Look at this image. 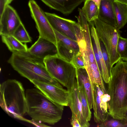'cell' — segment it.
<instances>
[{
    "label": "cell",
    "instance_id": "7402d4cb",
    "mask_svg": "<svg viewBox=\"0 0 127 127\" xmlns=\"http://www.w3.org/2000/svg\"><path fill=\"white\" fill-rule=\"evenodd\" d=\"M114 5L117 22V28L120 30L127 23V5L115 1Z\"/></svg>",
    "mask_w": 127,
    "mask_h": 127
},
{
    "label": "cell",
    "instance_id": "9a60e30c",
    "mask_svg": "<svg viewBox=\"0 0 127 127\" xmlns=\"http://www.w3.org/2000/svg\"><path fill=\"white\" fill-rule=\"evenodd\" d=\"M114 0H101L99 8L98 18L117 28V22L114 3Z\"/></svg>",
    "mask_w": 127,
    "mask_h": 127
},
{
    "label": "cell",
    "instance_id": "44dd1931",
    "mask_svg": "<svg viewBox=\"0 0 127 127\" xmlns=\"http://www.w3.org/2000/svg\"><path fill=\"white\" fill-rule=\"evenodd\" d=\"M76 80L78 95L82 104L83 114L86 119L89 121L91 119L92 113L87 95L82 83L78 80Z\"/></svg>",
    "mask_w": 127,
    "mask_h": 127
},
{
    "label": "cell",
    "instance_id": "d6986e66",
    "mask_svg": "<svg viewBox=\"0 0 127 127\" xmlns=\"http://www.w3.org/2000/svg\"><path fill=\"white\" fill-rule=\"evenodd\" d=\"M90 23L91 25L90 31L91 39L95 43L101 67L102 76L104 82L108 84L110 80V76L109 73L103 58L100 47L99 39L94 24H93L92 22H90Z\"/></svg>",
    "mask_w": 127,
    "mask_h": 127
},
{
    "label": "cell",
    "instance_id": "3957f363",
    "mask_svg": "<svg viewBox=\"0 0 127 127\" xmlns=\"http://www.w3.org/2000/svg\"><path fill=\"white\" fill-rule=\"evenodd\" d=\"M0 105L9 116L28 122L24 117L27 113L25 92L20 82L9 79L0 84Z\"/></svg>",
    "mask_w": 127,
    "mask_h": 127
},
{
    "label": "cell",
    "instance_id": "836d02e7",
    "mask_svg": "<svg viewBox=\"0 0 127 127\" xmlns=\"http://www.w3.org/2000/svg\"><path fill=\"white\" fill-rule=\"evenodd\" d=\"M121 121L124 123L127 124V111L125 113L123 119Z\"/></svg>",
    "mask_w": 127,
    "mask_h": 127
},
{
    "label": "cell",
    "instance_id": "2e32d148",
    "mask_svg": "<svg viewBox=\"0 0 127 127\" xmlns=\"http://www.w3.org/2000/svg\"><path fill=\"white\" fill-rule=\"evenodd\" d=\"M51 9L68 15L85 0H41Z\"/></svg>",
    "mask_w": 127,
    "mask_h": 127
},
{
    "label": "cell",
    "instance_id": "f546056e",
    "mask_svg": "<svg viewBox=\"0 0 127 127\" xmlns=\"http://www.w3.org/2000/svg\"><path fill=\"white\" fill-rule=\"evenodd\" d=\"M28 123L31 124L37 127H49L43 123L32 119L31 120H29Z\"/></svg>",
    "mask_w": 127,
    "mask_h": 127
},
{
    "label": "cell",
    "instance_id": "d4e9b609",
    "mask_svg": "<svg viewBox=\"0 0 127 127\" xmlns=\"http://www.w3.org/2000/svg\"><path fill=\"white\" fill-rule=\"evenodd\" d=\"M97 127H127V124L123 123L121 120L113 118L110 119H108L103 123L98 125Z\"/></svg>",
    "mask_w": 127,
    "mask_h": 127
},
{
    "label": "cell",
    "instance_id": "6da1fadb",
    "mask_svg": "<svg viewBox=\"0 0 127 127\" xmlns=\"http://www.w3.org/2000/svg\"><path fill=\"white\" fill-rule=\"evenodd\" d=\"M108 84L109 115L122 120L127 111V62L121 59L113 67Z\"/></svg>",
    "mask_w": 127,
    "mask_h": 127
},
{
    "label": "cell",
    "instance_id": "52a82bcc",
    "mask_svg": "<svg viewBox=\"0 0 127 127\" xmlns=\"http://www.w3.org/2000/svg\"><path fill=\"white\" fill-rule=\"evenodd\" d=\"M28 5L31 17L35 23L39 37L49 40L56 46L57 40L55 34L45 12L34 0H30Z\"/></svg>",
    "mask_w": 127,
    "mask_h": 127
},
{
    "label": "cell",
    "instance_id": "d590c367",
    "mask_svg": "<svg viewBox=\"0 0 127 127\" xmlns=\"http://www.w3.org/2000/svg\"><path fill=\"white\" fill-rule=\"evenodd\" d=\"M94 2L97 5L98 8H99V5L101 0H91Z\"/></svg>",
    "mask_w": 127,
    "mask_h": 127
},
{
    "label": "cell",
    "instance_id": "4316f807",
    "mask_svg": "<svg viewBox=\"0 0 127 127\" xmlns=\"http://www.w3.org/2000/svg\"><path fill=\"white\" fill-rule=\"evenodd\" d=\"M70 62L75 68H85L83 59L80 52L75 56Z\"/></svg>",
    "mask_w": 127,
    "mask_h": 127
},
{
    "label": "cell",
    "instance_id": "ac0fdd59",
    "mask_svg": "<svg viewBox=\"0 0 127 127\" xmlns=\"http://www.w3.org/2000/svg\"><path fill=\"white\" fill-rule=\"evenodd\" d=\"M76 78L84 86L91 109L93 108V90L91 83L85 68H76Z\"/></svg>",
    "mask_w": 127,
    "mask_h": 127
},
{
    "label": "cell",
    "instance_id": "ba28073f",
    "mask_svg": "<svg viewBox=\"0 0 127 127\" xmlns=\"http://www.w3.org/2000/svg\"><path fill=\"white\" fill-rule=\"evenodd\" d=\"M31 82L53 101L64 106H68V93L63 87L35 80Z\"/></svg>",
    "mask_w": 127,
    "mask_h": 127
},
{
    "label": "cell",
    "instance_id": "f1b7e54d",
    "mask_svg": "<svg viewBox=\"0 0 127 127\" xmlns=\"http://www.w3.org/2000/svg\"><path fill=\"white\" fill-rule=\"evenodd\" d=\"M92 40L95 58L96 62L98 68L102 76V71L96 47L95 44L94 42Z\"/></svg>",
    "mask_w": 127,
    "mask_h": 127
},
{
    "label": "cell",
    "instance_id": "83f0119b",
    "mask_svg": "<svg viewBox=\"0 0 127 127\" xmlns=\"http://www.w3.org/2000/svg\"><path fill=\"white\" fill-rule=\"evenodd\" d=\"M127 46V38L119 36L118 38L117 45V50L119 54L121 56Z\"/></svg>",
    "mask_w": 127,
    "mask_h": 127
},
{
    "label": "cell",
    "instance_id": "484cf974",
    "mask_svg": "<svg viewBox=\"0 0 127 127\" xmlns=\"http://www.w3.org/2000/svg\"><path fill=\"white\" fill-rule=\"evenodd\" d=\"M99 41L103 58L109 73L111 76L112 67L111 65L109 56L104 44L100 39Z\"/></svg>",
    "mask_w": 127,
    "mask_h": 127
},
{
    "label": "cell",
    "instance_id": "8fae6325",
    "mask_svg": "<svg viewBox=\"0 0 127 127\" xmlns=\"http://www.w3.org/2000/svg\"><path fill=\"white\" fill-rule=\"evenodd\" d=\"M69 94L68 106L71 110L72 116L78 121L81 127H88L90 124L85 118L81 103L78 95L76 78L72 80L67 88Z\"/></svg>",
    "mask_w": 127,
    "mask_h": 127
},
{
    "label": "cell",
    "instance_id": "d6a6232c",
    "mask_svg": "<svg viewBox=\"0 0 127 127\" xmlns=\"http://www.w3.org/2000/svg\"><path fill=\"white\" fill-rule=\"evenodd\" d=\"M121 57L122 60L127 62V46L124 51L121 55Z\"/></svg>",
    "mask_w": 127,
    "mask_h": 127
},
{
    "label": "cell",
    "instance_id": "4dcf8cb0",
    "mask_svg": "<svg viewBox=\"0 0 127 127\" xmlns=\"http://www.w3.org/2000/svg\"><path fill=\"white\" fill-rule=\"evenodd\" d=\"M70 124L73 127H81L80 122L74 116H71L70 120Z\"/></svg>",
    "mask_w": 127,
    "mask_h": 127
},
{
    "label": "cell",
    "instance_id": "7c38bea8",
    "mask_svg": "<svg viewBox=\"0 0 127 127\" xmlns=\"http://www.w3.org/2000/svg\"><path fill=\"white\" fill-rule=\"evenodd\" d=\"M0 18V35H12L22 23L16 10L9 4L6 5Z\"/></svg>",
    "mask_w": 127,
    "mask_h": 127
},
{
    "label": "cell",
    "instance_id": "cb8c5ba5",
    "mask_svg": "<svg viewBox=\"0 0 127 127\" xmlns=\"http://www.w3.org/2000/svg\"><path fill=\"white\" fill-rule=\"evenodd\" d=\"M12 35L22 43H26L32 41L31 38L22 23L15 31Z\"/></svg>",
    "mask_w": 127,
    "mask_h": 127
},
{
    "label": "cell",
    "instance_id": "1f68e13d",
    "mask_svg": "<svg viewBox=\"0 0 127 127\" xmlns=\"http://www.w3.org/2000/svg\"><path fill=\"white\" fill-rule=\"evenodd\" d=\"M6 5V0H0V16L2 13Z\"/></svg>",
    "mask_w": 127,
    "mask_h": 127
},
{
    "label": "cell",
    "instance_id": "ffe728a7",
    "mask_svg": "<svg viewBox=\"0 0 127 127\" xmlns=\"http://www.w3.org/2000/svg\"><path fill=\"white\" fill-rule=\"evenodd\" d=\"M1 40L8 49L12 53L27 52L28 48L24 44L12 35H1Z\"/></svg>",
    "mask_w": 127,
    "mask_h": 127
},
{
    "label": "cell",
    "instance_id": "277c9868",
    "mask_svg": "<svg viewBox=\"0 0 127 127\" xmlns=\"http://www.w3.org/2000/svg\"><path fill=\"white\" fill-rule=\"evenodd\" d=\"M8 62L15 70L31 82L35 80L62 87L48 73L43 61L27 55L13 52Z\"/></svg>",
    "mask_w": 127,
    "mask_h": 127
},
{
    "label": "cell",
    "instance_id": "e575fe53",
    "mask_svg": "<svg viewBox=\"0 0 127 127\" xmlns=\"http://www.w3.org/2000/svg\"><path fill=\"white\" fill-rule=\"evenodd\" d=\"M115 1L127 5V0H114Z\"/></svg>",
    "mask_w": 127,
    "mask_h": 127
},
{
    "label": "cell",
    "instance_id": "8d00e7d4",
    "mask_svg": "<svg viewBox=\"0 0 127 127\" xmlns=\"http://www.w3.org/2000/svg\"><path fill=\"white\" fill-rule=\"evenodd\" d=\"M13 0H6L7 5L9 4Z\"/></svg>",
    "mask_w": 127,
    "mask_h": 127
},
{
    "label": "cell",
    "instance_id": "5bb4252c",
    "mask_svg": "<svg viewBox=\"0 0 127 127\" xmlns=\"http://www.w3.org/2000/svg\"><path fill=\"white\" fill-rule=\"evenodd\" d=\"M80 52L84 61L85 68L88 74L90 75L99 71L93 51L92 43L83 42L78 44Z\"/></svg>",
    "mask_w": 127,
    "mask_h": 127
},
{
    "label": "cell",
    "instance_id": "4fadbf2b",
    "mask_svg": "<svg viewBox=\"0 0 127 127\" xmlns=\"http://www.w3.org/2000/svg\"><path fill=\"white\" fill-rule=\"evenodd\" d=\"M52 28L62 34L77 41L75 28L77 23L60 17L54 13L45 12Z\"/></svg>",
    "mask_w": 127,
    "mask_h": 127
},
{
    "label": "cell",
    "instance_id": "5b68a950",
    "mask_svg": "<svg viewBox=\"0 0 127 127\" xmlns=\"http://www.w3.org/2000/svg\"><path fill=\"white\" fill-rule=\"evenodd\" d=\"M43 62L51 76L66 88L76 78V68L70 62L62 58L58 54L45 58Z\"/></svg>",
    "mask_w": 127,
    "mask_h": 127
},
{
    "label": "cell",
    "instance_id": "30bf717a",
    "mask_svg": "<svg viewBox=\"0 0 127 127\" xmlns=\"http://www.w3.org/2000/svg\"><path fill=\"white\" fill-rule=\"evenodd\" d=\"M53 30L57 40L58 54L62 58L70 62L80 52L77 41Z\"/></svg>",
    "mask_w": 127,
    "mask_h": 127
},
{
    "label": "cell",
    "instance_id": "603a6c76",
    "mask_svg": "<svg viewBox=\"0 0 127 127\" xmlns=\"http://www.w3.org/2000/svg\"><path fill=\"white\" fill-rule=\"evenodd\" d=\"M82 10L89 23L98 18L99 8L96 4L91 0H85Z\"/></svg>",
    "mask_w": 127,
    "mask_h": 127
},
{
    "label": "cell",
    "instance_id": "9c48e42d",
    "mask_svg": "<svg viewBox=\"0 0 127 127\" xmlns=\"http://www.w3.org/2000/svg\"><path fill=\"white\" fill-rule=\"evenodd\" d=\"M21 53L39 61H43L45 58L58 54L56 45L44 38L39 37L37 41L27 52Z\"/></svg>",
    "mask_w": 127,
    "mask_h": 127
},
{
    "label": "cell",
    "instance_id": "e0dca14e",
    "mask_svg": "<svg viewBox=\"0 0 127 127\" xmlns=\"http://www.w3.org/2000/svg\"><path fill=\"white\" fill-rule=\"evenodd\" d=\"M92 85L94 119L95 122L99 125L106 121L100 107L101 97L104 94L99 85L94 84H92Z\"/></svg>",
    "mask_w": 127,
    "mask_h": 127
},
{
    "label": "cell",
    "instance_id": "7a4b0ae2",
    "mask_svg": "<svg viewBox=\"0 0 127 127\" xmlns=\"http://www.w3.org/2000/svg\"><path fill=\"white\" fill-rule=\"evenodd\" d=\"M27 113L32 119L54 125L62 119L64 106L53 101L39 89H27L25 92Z\"/></svg>",
    "mask_w": 127,
    "mask_h": 127
},
{
    "label": "cell",
    "instance_id": "8992f818",
    "mask_svg": "<svg viewBox=\"0 0 127 127\" xmlns=\"http://www.w3.org/2000/svg\"><path fill=\"white\" fill-rule=\"evenodd\" d=\"M93 22L97 35L105 46L113 67L121 59V56L117 50L118 41L121 32L116 28L98 18Z\"/></svg>",
    "mask_w": 127,
    "mask_h": 127
}]
</instances>
